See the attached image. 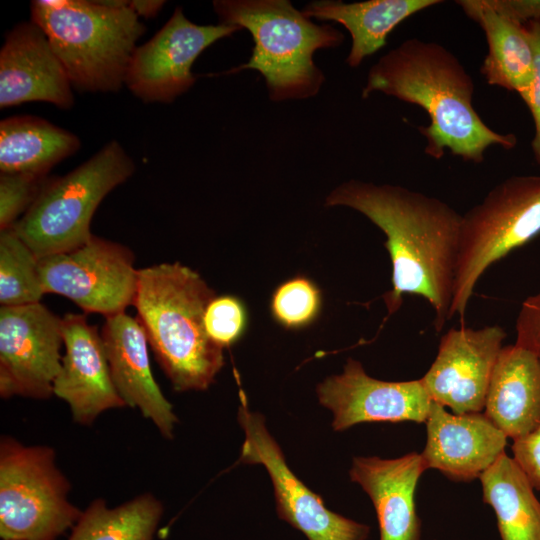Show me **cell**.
Here are the masks:
<instances>
[{"label":"cell","mask_w":540,"mask_h":540,"mask_svg":"<svg viewBox=\"0 0 540 540\" xmlns=\"http://www.w3.org/2000/svg\"><path fill=\"white\" fill-rule=\"evenodd\" d=\"M325 206L352 208L385 233L392 263V288L383 295L388 316L404 294L418 295L434 309L440 332L449 321L462 215L436 197L359 180L333 189Z\"/></svg>","instance_id":"1"},{"label":"cell","mask_w":540,"mask_h":540,"mask_svg":"<svg viewBox=\"0 0 540 540\" xmlns=\"http://www.w3.org/2000/svg\"><path fill=\"white\" fill-rule=\"evenodd\" d=\"M381 92L426 111L430 123L420 126L424 153L436 160L445 150L479 164L492 145L513 149L514 134L490 128L473 105L474 81L460 60L443 45L409 38L370 68L362 98Z\"/></svg>","instance_id":"2"},{"label":"cell","mask_w":540,"mask_h":540,"mask_svg":"<svg viewBox=\"0 0 540 540\" xmlns=\"http://www.w3.org/2000/svg\"><path fill=\"white\" fill-rule=\"evenodd\" d=\"M215 291L179 262L139 269L133 306L149 346L177 392L206 390L224 365L204 315Z\"/></svg>","instance_id":"3"},{"label":"cell","mask_w":540,"mask_h":540,"mask_svg":"<svg viewBox=\"0 0 540 540\" xmlns=\"http://www.w3.org/2000/svg\"><path fill=\"white\" fill-rule=\"evenodd\" d=\"M213 9L219 24L244 28L254 41L249 60L224 74L258 71L275 102L318 94L325 76L313 55L319 49L340 46L341 31L314 23L288 0H215Z\"/></svg>","instance_id":"4"},{"label":"cell","mask_w":540,"mask_h":540,"mask_svg":"<svg viewBox=\"0 0 540 540\" xmlns=\"http://www.w3.org/2000/svg\"><path fill=\"white\" fill-rule=\"evenodd\" d=\"M31 21L48 37L71 85L80 92H117L145 25L127 5L99 1L38 0Z\"/></svg>","instance_id":"5"},{"label":"cell","mask_w":540,"mask_h":540,"mask_svg":"<svg viewBox=\"0 0 540 540\" xmlns=\"http://www.w3.org/2000/svg\"><path fill=\"white\" fill-rule=\"evenodd\" d=\"M135 171L121 144L112 140L60 177H48L28 211L12 226L38 259L87 243L92 217L102 200Z\"/></svg>","instance_id":"6"},{"label":"cell","mask_w":540,"mask_h":540,"mask_svg":"<svg viewBox=\"0 0 540 540\" xmlns=\"http://www.w3.org/2000/svg\"><path fill=\"white\" fill-rule=\"evenodd\" d=\"M540 233V176L515 175L462 215L449 320H462L484 272Z\"/></svg>","instance_id":"7"},{"label":"cell","mask_w":540,"mask_h":540,"mask_svg":"<svg viewBox=\"0 0 540 540\" xmlns=\"http://www.w3.org/2000/svg\"><path fill=\"white\" fill-rule=\"evenodd\" d=\"M70 483L49 446L0 441V537L56 540L72 529L82 511L69 499Z\"/></svg>","instance_id":"8"},{"label":"cell","mask_w":540,"mask_h":540,"mask_svg":"<svg viewBox=\"0 0 540 540\" xmlns=\"http://www.w3.org/2000/svg\"><path fill=\"white\" fill-rule=\"evenodd\" d=\"M125 245L93 235L84 245L39 259L43 290L105 317L133 305L139 269Z\"/></svg>","instance_id":"9"},{"label":"cell","mask_w":540,"mask_h":540,"mask_svg":"<svg viewBox=\"0 0 540 540\" xmlns=\"http://www.w3.org/2000/svg\"><path fill=\"white\" fill-rule=\"evenodd\" d=\"M239 397L237 418L245 438L238 462L260 464L266 469L273 484L278 517L308 540H366L370 527L327 509L322 497L289 468L279 444L266 428L264 417L249 409L242 389Z\"/></svg>","instance_id":"10"},{"label":"cell","mask_w":540,"mask_h":540,"mask_svg":"<svg viewBox=\"0 0 540 540\" xmlns=\"http://www.w3.org/2000/svg\"><path fill=\"white\" fill-rule=\"evenodd\" d=\"M64 346L62 317L41 302L0 309V396L48 399Z\"/></svg>","instance_id":"11"},{"label":"cell","mask_w":540,"mask_h":540,"mask_svg":"<svg viewBox=\"0 0 540 540\" xmlns=\"http://www.w3.org/2000/svg\"><path fill=\"white\" fill-rule=\"evenodd\" d=\"M239 30L219 23L195 24L177 6L157 33L136 47L124 84L145 103L173 102L194 85L197 77L191 68L198 56L216 41Z\"/></svg>","instance_id":"12"},{"label":"cell","mask_w":540,"mask_h":540,"mask_svg":"<svg viewBox=\"0 0 540 540\" xmlns=\"http://www.w3.org/2000/svg\"><path fill=\"white\" fill-rule=\"evenodd\" d=\"M505 338L506 332L499 325L448 330L440 339L435 360L421 378L432 401L454 414L482 412Z\"/></svg>","instance_id":"13"},{"label":"cell","mask_w":540,"mask_h":540,"mask_svg":"<svg viewBox=\"0 0 540 540\" xmlns=\"http://www.w3.org/2000/svg\"><path fill=\"white\" fill-rule=\"evenodd\" d=\"M316 393L320 404L333 414L334 431L371 422L425 423L433 402L421 379L378 380L353 358L347 359L341 374L319 383Z\"/></svg>","instance_id":"14"},{"label":"cell","mask_w":540,"mask_h":540,"mask_svg":"<svg viewBox=\"0 0 540 540\" xmlns=\"http://www.w3.org/2000/svg\"><path fill=\"white\" fill-rule=\"evenodd\" d=\"M65 353L53 395L70 407L74 421L91 425L104 411L127 407L113 383L101 332L85 315L62 317Z\"/></svg>","instance_id":"15"},{"label":"cell","mask_w":540,"mask_h":540,"mask_svg":"<svg viewBox=\"0 0 540 540\" xmlns=\"http://www.w3.org/2000/svg\"><path fill=\"white\" fill-rule=\"evenodd\" d=\"M72 85L47 35L33 21L21 22L0 50V107L48 102L60 109L74 104Z\"/></svg>","instance_id":"16"},{"label":"cell","mask_w":540,"mask_h":540,"mask_svg":"<svg viewBox=\"0 0 540 540\" xmlns=\"http://www.w3.org/2000/svg\"><path fill=\"white\" fill-rule=\"evenodd\" d=\"M424 466L453 481L479 478L505 453L507 436L482 412L454 414L432 402L425 422Z\"/></svg>","instance_id":"17"},{"label":"cell","mask_w":540,"mask_h":540,"mask_svg":"<svg viewBox=\"0 0 540 540\" xmlns=\"http://www.w3.org/2000/svg\"><path fill=\"white\" fill-rule=\"evenodd\" d=\"M100 332L113 383L126 406L137 408L164 438L173 439L178 418L153 377L149 343L138 319L125 312L105 317Z\"/></svg>","instance_id":"18"},{"label":"cell","mask_w":540,"mask_h":540,"mask_svg":"<svg viewBox=\"0 0 540 540\" xmlns=\"http://www.w3.org/2000/svg\"><path fill=\"white\" fill-rule=\"evenodd\" d=\"M425 471L421 454L416 452L394 459L353 458L349 477L362 487L373 503L380 540H421L415 492Z\"/></svg>","instance_id":"19"},{"label":"cell","mask_w":540,"mask_h":540,"mask_svg":"<svg viewBox=\"0 0 540 540\" xmlns=\"http://www.w3.org/2000/svg\"><path fill=\"white\" fill-rule=\"evenodd\" d=\"M455 3L484 31L487 54L480 72L487 84L522 97L533 78V51L524 23L508 10L505 0H458Z\"/></svg>","instance_id":"20"},{"label":"cell","mask_w":540,"mask_h":540,"mask_svg":"<svg viewBox=\"0 0 540 540\" xmlns=\"http://www.w3.org/2000/svg\"><path fill=\"white\" fill-rule=\"evenodd\" d=\"M483 411L512 440L540 426V360L533 352L516 343L503 346Z\"/></svg>","instance_id":"21"},{"label":"cell","mask_w":540,"mask_h":540,"mask_svg":"<svg viewBox=\"0 0 540 540\" xmlns=\"http://www.w3.org/2000/svg\"><path fill=\"white\" fill-rule=\"evenodd\" d=\"M440 3V0H368L354 3L316 0L309 2L302 13L310 19L337 22L348 30L352 44L346 63L355 68L384 47L387 37L400 23Z\"/></svg>","instance_id":"22"},{"label":"cell","mask_w":540,"mask_h":540,"mask_svg":"<svg viewBox=\"0 0 540 540\" xmlns=\"http://www.w3.org/2000/svg\"><path fill=\"white\" fill-rule=\"evenodd\" d=\"M80 148L72 132L38 116L17 115L0 122V170L48 175Z\"/></svg>","instance_id":"23"},{"label":"cell","mask_w":540,"mask_h":540,"mask_svg":"<svg viewBox=\"0 0 540 540\" xmlns=\"http://www.w3.org/2000/svg\"><path fill=\"white\" fill-rule=\"evenodd\" d=\"M479 479L501 540H540V501L515 460L503 453Z\"/></svg>","instance_id":"24"},{"label":"cell","mask_w":540,"mask_h":540,"mask_svg":"<svg viewBox=\"0 0 540 540\" xmlns=\"http://www.w3.org/2000/svg\"><path fill=\"white\" fill-rule=\"evenodd\" d=\"M163 511L150 493L113 508L98 498L82 511L68 540H154Z\"/></svg>","instance_id":"25"},{"label":"cell","mask_w":540,"mask_h":540,"mask_svg":"<svg viewBox=\"0 0 540 540\" xmlns=\"http://www.w3.org/2000/svg\"><path fill=\"white\" fill-rule=\"evenodd\" d=\"M39 259L13 227L0 231V303L4 307L40 302L45 294Z\"/></svg>","instance_id":"26"},{"label":"cell","mask_w":540,"mask_h":540,"mask_svg":"<svg viewBox=\"0 0 540 540\" xmlns=\"http://www.w3.org/2000/svg\"><path fill=\"white\" fill-rule=\"evenodd\" d=\"M321 304L320 291L313 282L297 276L282 283L274 292L271 310L285 327L299 328L317 316Z\"/></svg>","instance_id":"27"},{"label":"cell","mask_w":540,"mask_h":540,"mask_svg":"<svg viewBox=\"0 0 540 540\" xmlns=\"http://www.w3.org/2000/svg\"><path fill=\"white\" fill-rule=\"evenodd\" d=\"M48 175L0 173V231L11 228L33 205Z\"/></svg>","instance_id":"28"},{"label":"cell","mask_w":540,"mask_h":540,"mask_svg":"<svg viewBox=\"0 0 540 540\" xmlns=\"http://www.w3.org/2000/svg\"><path fill=\"white\" fill-rule=\"evenodd\" d=\"M204 325L215 343L223 348L230 346L240 337L246 325L243 304L233 296L215 297L206 308Z\"/></svg>","instance_id":"29"},{"label":"cell","mask_w":540,"mask_h":540,"mask_svg":"<svg viewBox=\"0 0 540 540\" xmlns=\"http://www.w3.org/2000/svg\"><path fill=\"white\" fill-rule=\"evenodd\" d=\"M533 51V78L527 92L521 97L531 112L534 137L531 148L535 162L540 166V18L524 23Z\"/></svg>","instance_id":"30"},{"label":"cell","mask_w":540,"mask_h":540,"mask_svg":"<svg viewBox=\"0 0 540 540\" xmlns=\"http://www.w3.org/2000/svg\"><path fill=\"white\" fill-rule=\"evenodd\" d=\"M540 360V289L527 297L516 319V342Z\"/></svg>","instance_id":"31"},{"label":"cell","mask_w":540,"mask_h":540,"mask_svg":"<svg viewBox=\"0 0 540 540\" xmlns=\"http://www.w3.org/2000/svg\"><path fill=\"white\" fill-rule=\"evenodd\" d=\"M513 459L533 489L540 490V426L533 432L513 440Z\"/></svg>","instance_id":"32"},{"label":"cell","mask_w":540,"mask_h":540,"mask_svg":"<svg viewBox=\"0 0 540 540\" xmlns=\"http://www.w3.org/2000/svg\"><path fill=\"white\" fill-rule=\"evenodd\" d=\"M165 1L162 0H132L128 1V6L136 13L138 17L153 18L155 17Z\"/></svg>","instance_id":"33"}]
</instances>
